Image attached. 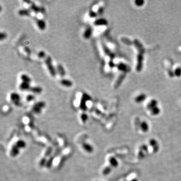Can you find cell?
I'll return each instance as SVG.
<instances>
[{
    "mask_svg": "<svg viewBox=\"0 0 181 181\" xmlns=\"http://www.w3.org/2000/svg\"><path fill=\"white\" fill-rule=\"evenodd\" d=\"M45 63L48 70L51 75L53 77H55L56 75V71L54 67L53 66L52 58L50 56H48L46 58V59H45Z\"/></svg>",
    "mask_w": 181,
    "mask_h": 181,
    "instance_id": "cell-1",
    "label": "cell"
},
{
    "mask_svg": "<svg viewBox=\"0 0 181 181\" xmlns=\"http://www.w3.org/2000/svg\"><path fill=\"white\" fill-rule=\"evenodd\" d=\"M150 144L153 148V152L155 153H157L159 150V145L157 141L155 139H152L150 140Z\"/></svg>",
    "mask_w": 181,
    "mask_h": 181,
    "instance_id": "cell-2",
    "label": "cell"
},
{
    "mask_svg": "<svg viewBox=\"0 0 181 181\" xmlns=\"http://www.w3.org/2000/svg\"><path fill=\"white\" fill-rule=\"evenodd\" d=\"M92 31H93L91 27H88L84 33V34H83L84 38H85L86 39H88L90 38L92 34Z\"/></svg>",
    "mask_w": 181,
    "mask_h": 181,
    "instance_id": "cell-3",
    "label": "cell"
},
{
    "mask_svg": "<svg viewBox=\"0 0 181 181\" xmlns=\"http://www.w3.org/2000/svg\"><path fill=\"white\" fill-rule=\"evenodd\" d=\"M10 98L12 101L14 102L15 104H18V103L19 102L20 100V97L18 94L13 93L10 95Z\"/></svg>",
    "mask_w": 181,
    "mask_h": 181,
    "instance_id": "cell-4",
    "label": "cell"
},
{
    "mask_svg": "<svg viewBox=\"0 0 181 181\" xmlns=\"http://www.w3.org/2000/svg\"><path fill=\"white\" fill-rule=\"evenodd\" d=\"M60 84L66 87H71L73 86V83L72 82L67 79H62L60 80Z\"/></svg>",
    "mask_w": 181,
    "mask_h": 181,
    "instance_id": "cell-5",
    "label": "cell"
},
{
    "mask_svg": "<svg viewBox=\"0 0 181 181\" xmlns=\"http://www.w3.org/2000/svg\"><path fill=\"white\" fill-rule=\"evenodd\" d=\"M141 130L144 132H146L148 131L149 129V126L148 125L147 123L145 121H143L140 123V125Z\"/></svg>",
    "mask_w": 181,
    "mask_h": 181,
    "instance_id": "cell-6",
    "label": "cell"
},
{
    "mask_svg": "<svg viewBox=\"0 0 181 181\" xmlns=\"http://www.w3.org/2000/svg\"><path fill=\"white\" fill-rule=\"evenodd\" d=\"M37 24L39 29L41 30H44L45 29L46 24L44 20L42 19H39L37 21Z\"/></svg>",
    "mask_w": 181,
    "mask_h": 181,
    "instance_id": "cell-7",
    "label": "cell"
},
{
    "mask_svg": "<svg viewBox=\"0 0 181 181\" xmlns=\"http://www.w3.org/2000/svg\"><path fill=\"white\" fill-rule=\"evenodd\" d=\"M30 86L29 85V83H26V82L22 81V83L20 84L19 88L21 90H28L30 88Z\"/></svg>",
    "mask_w": 181,
    "mask_h": 181,
    "instance_id": "cell-8",
    "label": "cell"
},
{
    "mask_svg": "<svg viewBox=\"0 0 181 181\" xmlns=\"http://www.w3.org/2000/svg\"><path fill=\"white\" fill-rule=\"evenodd\" d=\"M31 92L36 93V94H40L42 92V89L41 87H30V88L29 90Z\"/></svg>",
    "mask_w": 181,
    "mask_h": 181,
    "instance_id": "cell-9",
    "label": "cell"
},
{
    "mask_svg": "<svg viewBox=\"0 0 181 181\" xmlns=\"http://www.w3.org/2000/svg\"><path fill=\"white\" fill-rule=\"evenodd\" d=\"M109 162H110L111 166L114 168L117 167L118 166V161L117 160V159L116 158L114 157H112L110 158Z\"/></svg>",
    "mask_w": 181,
    "mask_h": 181,
    "instance_id": "cell-10",
    "label": "cell"
},
{
    "mask_svg": "<svg viewBox=\"0 0 181 181\" xmlns=\"http://www.w3.org/2000/svg\"><path fill=\"white\" fill-rule=\"evenodd\" d=\"M107 24V22L106 20L103 19H99L96 20L94 22V24L97 26H99V25H105Z\"/></svg>",
    "mask_w": 181,
    "mask_h": 181,
    "instance_id": "cell-11",
    "label": "cell"
},
{
    "mask_svg": "<svg viewBox=\"0 0 181 181\" xmlns=\"http://www.w3.org/2000/svg\"><path fill=\"white\" fill-rule=\"evenodd\" d=\"M18 14L20 16H28L30 14V11L28 9H22L18 11Z\"/></svg>",
    "mask_w": 181,
    "mask_h": 181,
    "instance_id": "cell-12",
    "label": "cell"
},
{
    "mask_svg": "<svg viewBox=\"0 0 181 181\" xmlns=\"http://www.w3.org/2000/svg\"><path fill=\"white\" fill-rule=\"evenodd\" d=\"M57 71L59 73V74H60V75H61V76H64L65 74V70L63 68V67L62 66L61 64H58L57 67Z\"/></svg>",
    "mask_w": 181,
    "mask_h": 181,
    "instance_id": "cell-13",
    "label": "cell"
},
{
    "mask_svg": "<svg viewBox=\"0 0 181 181\" xmlns=\"http://www.w3.org/2000/svg\"><path fill=\"white\" fill-rule=\"evenodd\" d=\"M21 79L23 82H26V83H30L31 82L30 78L25 74H23L21 76Z\"/></svg>",
    "mask_w": 181,
    "mask_h": 181,
    "instance_id": "cell-14",
    "label": "cell"
},
{
    "mask_svg": "<svg viewBox=\"0 0 181 181\" xmlns=\"http://www.w3.org/2000/svg\"><path fill=\"white\" fill-rule=\"evenodd\" d=\"M160 110L158 108L155 107V108H153L152 110H151V112H152V114L153 115H157L159 113Z\"/></svg>",
    "mask_w": 181,
    "mask_h": 181,
    "instance_id": "cell-15",
    "label": "cell"
},
{
    "mask_svg": "<svg viewBox=\"0 0 181 181\" xmlns=\"http://www.w3.org/2000/svg\"><path fill=\"white\" fill-rule=\"evenodd\" d=\"M30 9L33 11H34V12H35L36 13L39 12L40 11V9L37 6H36V5H35L34 4H33V5H32L30 6Z\"/></svg>",
    "mask_w": 181,
    "mask_h": 181,
    "instance_id": "cell-16",
    "label": "cell"
},
{
    "mask_svg": "<svg viewBox=\"0 0 181 181\" xmlns=\"http://www.w3.org/2000/svg\"><path fill=\"white\" fill-rule=\"evenodd\" d=\"M111 168L110 167H108L106 168L104 170V171H103V174L105 175H108L111 172Z\"/></svg>",
    "mask_w": 181,
    "mask_h": 181,
    "instance_id": "cell-17",
    "label": "cell"
},
{
    "mask_svg": "<svg viewBox=\"0 0 181 181\" xmlns=\"http://www.w3.org/2000/svg\"><path fill=\"white\" fill-rule=\"evenodd\" d=\"M34 96L32 95H27L26 97V100L28 102V101H32L34 99Z\"/></svg>",
    "mask_w": 181,
    "mask_h": 181,
    "instance_id": "cell-18",
    "label": "cell"
},
{
    "mask_svg": "<svg viewBox=\"0 0 181 181\" xmlns=\"http://www.w3.org/2000/svg\"><path fill=\"white\" fill-rule=\"evenodd\" d=\"M138 158H140V159H143L145 157V154L143 152V151H140L139 152V153L138 154Z\"/></svg>",
    "mask_w": 181,
    "mask_h": 181,
    "instance_id": "cell-19",
    "label": "cell"
},
{
    "mask_svg": "<svg viewBox=\"0 0 181 181\" xmlns=\"http://www.w3.org/2000/svg\"><path fill=\"white\" fill-rule=\"evenodd\" d=\"M140 151L147 152L148 151V147L146 145H142L140 146Z\"/></svg>",
    "mask_w": 181,
    "mask_h": 181,
    "instance_id": "cell-20",
    "label": "cell"
},
{
    "mask_svg": "<svg viewBox=\"0 0 181 181\" xmlns=\"http://www.w3.org/2000/svg\"><path fill=\"white\" fill-rule=\"evenodd\" d=\"M97 15V14L93 11H91L89 12V16L90 17H91V18H93L96 17V16Z\"/></svg>",
    "mask_w": 181,
    "mask_h": 181,
    "instance_id": "cell-21",
    "label": "cell"
},
{
    "mask_svg": "<svg viewBox=\"0 0 181 181\" xmlns=\"http://www.w3.org/2000/svg\"><path fill=\"white\" fill-rule=\"evenodd\" d=\"M45 52L43 51H41L38 54V56L39 58H43V57H45Z\"/></svg>",
    "mask_w": 181,
    "mask_h": 181,
    "instance_id": "cell-22",
    "label": "cell"
},
{
    "mask_svg": "<svg viewBox=\"0 0 181 181\" xmlns=\"http://www.w3.org/2000/svg\"><path fill=\"white\" fill-rule=\"evenodd\" d=\"M7 37L6 34L5 33H1V35H0V38H1V40H2L4 39H5Z\"/></svg>",
    "mask_w": 181,
    "mask_h": 181,
    "instance_id": "cell-23",
    "label": "cell"
},
{
    "mask_svg": "<svg viewBox=\"0 0 181 181\" xmlns=\"http://www.w3.org/2000/svg\"><path fill=\"white\" fill-rule=\"evenodd\" d=\"M131 181H138L136 179H133V180H131Z\"/></svg>",
    "mask_w": 181,
    "mask_h": 181,
    "instance_id": "cell-24",
    "label": "cell"
}]
</instances>
